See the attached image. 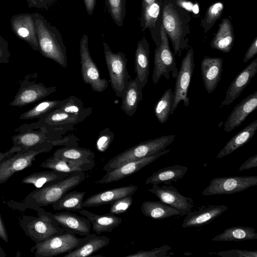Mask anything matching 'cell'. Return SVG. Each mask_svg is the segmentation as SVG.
<instances>
[{"label": "cell", "instance_id": "cell-1", "mask_svg": "<svg viewBox=\"0 0 257 257\" xmlns=\"http://www.w3.org/2000/svg\"><path fill=\"white\" fill-rule=\"evenodd\" d=\"M162 25L171 41L174 55L179 57L188 49L191 16L189 12L179 6L176 0H163Z\"/></svg>", "mask_w": 257, "mask_h": 257}, {"label": "cell", "instance_id": "cell-2", "mask_svg": "<svg viewBox=\"0 0 257 257\" xmlns=\"http://www.w3.org/2000/svg\"><path fill=\"white\" fill-rule=\"evenodd\" d=\"M85 177L84 172H75L52 184L37 188L25 197L24 205L26 208L34 210L39 207L52 205L81 184Z\"/></svg>", "mask_w": 257, "mask_h": 257}, {"label": "cell", "instance_id": "cell-3", "mask_svg": "<svg viewBox=\"0 0 257 257\" xmlns=\"http://www.w3.org/2000/svg\"><path fill=\"white\" fill-rule=\"evenodd\" d=\"M35 25L39 51L45 57L50 59L61 66L66 68V48L61 34L44 16L35 13Z\"/></svg>", "mask_w": 257, "mask_h": 257}, {"label": "cell", "instance_id": "cell-4", "mask_svg": "<svg viewBox=\"0 0 257 257\" xmlns=\"http://www.w3.org/2000/svg\"><path fill=\"white\" fill-rule=\"evenodd\" d=\"M175 135L163 136L132 147L113 157L105 164L103 170L111 171L127 162L136 161L161 152L174 140Z\"/></svg>", "mask_w": 257, "mask_h": 257}, {"label": "cell", "instance_id": "cell-5", "mask_svg": "<svg viewBox=\"0 0 257 257\" xmlns=\"http://www.w3.org/2000/svg\"><path fill=\"white\" fill-rule=\"evenodd\" d=\"M14 147L28 149L42 144L51 143L54 146H78L79 139L74 135L62 136L45 127L23 131L12 137Z\"/></svg>", "mask_w": 257, "mask_h": 257}, {"label": "cell", "instance_id": "cell-6", "mask_svg": "<svg viewBox=\"0 0 257 257\" xmlns=\"http://www.w3.org/2000/svg\"><path fill=\"white\" fill-rule=\"evenodd\" d=\"M103 45L111 86L115 95L122 98L131 79L127 68V59L124 53H113L106 43L103 42Z\"/></svg>", "mask_w": 257, "mask_h": 257}, {"label": "cell", "instance_id": "cell-7", "mask_svg": "<svg viewBox=\"0 0 257 257\" xmlns=\"http://www.w3.org/2000/svg\"><path fill=\"white\" fill-rule=\"evenodd\" d=\"M89 234L80 238L75 234L65 232L36 243L31 248V252L35 251L36 257H52L67 253L84 244L89 238Z\"/></svg>", "mask_w": 257, "mask_h": 257}, {"label": "cell", "instance_id": "cell-8", "mask_svg": "<svg viewBox=\"0 0 257 257\" xmlns=\"http://www.w3.org/2000/svg\"><path fill=\"white\" fill-rule=\"evenodd\" d=\"M53 145L46 143L28 149H21L0 163V185L6 183L12 176L31 166L36 157L50 151Z\"/></svg>", "mask_w": 257, "mask_h": 257}, {"label": "cell", "instance_id": "cell-9", "mask_svg": "<svg viewBox=\"0 0 257 257\" xmlns=\"http://www.w3.org/2000/svg\"><path fill=\"white\" fill-rule=\"evenodd\" d=\"M82 121L81 118L75 115L56 108L47 115L38 119L37 121L19 126L15 129V131L20 132L26 130L45 127L52 133L63 136L68 132L73 130L75 125Z\"/></svg>", "mask_w": 257, "mask_h": 257}, {"label": "cell", "instance_id": "cell-10", "mask_svg": "<svg viewBox=\"0 0 257 257\" xmlns=\"http://www.w3.org/2000/svg\"><path fill=\"white\" fill-rule=\"evenodd\" d=\"M35 211L37 212V217L24 215L20 220V225L25 233L36 243L66 232L42 212V207Z\"/></svg>", "mask_w": 257, "mask_h": 257}, {"label": "cell", "instance_id": "cell-11", "mask_svg": "<svg viewBox=\"0 0 257 257\" xmlns=\"http://www.w3.org/2000/svg\"><path fill=\"white\" fill-rule=\"evenodd\" d=\"M160 34L161 43L155 50L152 74V81L154 84L158 82L162 76L167 79H169L171 76L176 78L178 72L174 54L170 48L169 39L163 25Z\"/></svg>", "mask_w": 257, "mask_h": 257}, {"label": "cell", "instance_id": "cell-12", "mask_svg": "<svg viewBox=\"0 0 257 257\" xmlns=\"http://www.w3.org/2000/svg\"><path fill=\"white\" fill-rule=\"evenodd\" d=\"M37 73L28 74L21 81L20 88L9 106L23 107L37 102L57 91L56 86H46L37 82Z\"/></svg>", "mask_w": 257, "mask_h": 257}, {"label": "cell", "instance_id": "cell-13", "mask_svg": "<svg viewBox=\"0 0 257 257\" xmlns=\"http://www.w3.org/2000/svg\"><path fill=\"white\" fill-rule=\"evenodd\" d=\"M81 71L82 80L89 84L93 91H104L108 87V81L100 77L99 69L92 60L88 49V38L84 35L79 43Z\"/></svg>", "mask_w": 257, "mask_h": 257}, {"label": "cell", "instance_id": "cell-14", "mask_svg": "<svg viewBox=\"0 0 257 257\" xmlns=\"http://www.w3.org/2000/svg\"><path fill=\"white\" fill-rule=\"evenodd\" d=\"M194 68V52L192 48H190L183 58L176 78L175 85L173 92V105L170 115L174 113L179 103L183 101L185 106L190 104V99L188 91Z\"/></svg>", "mask_w": 257, "mask_h": 257}, {"label": "cell", "instance_id": "cell-15", "mask_svg": "<svg viewBox=\"0 0 257 257\" xmlns=\"http://www.w3.org/2000/svg\"><path fill=\"white\" fill-rule=\"evenodd\" d=\"M257 185V176L219 177L212 179L202 191L204 196L232 194Z\"/></svg>", "mask_w": 257, "mask_h": 257}, {"label": "cell", "instance_id": "cell-16", "mask_svg": "<svg viewBox=\"0 0 257 257\" xmlns=\"http://www.w3.org/2000/svg\"><path fill=\"white\" fill-rule=\"evenodd\" d=\"M42 211L67 232L82 236H86L91 233V223L85 216L68 211L53 213L46 211L43 208Z\"/></svg>", "mask_w": 257, "mask_h": 257}, {"label": "cell", "instance_id": "cell-17", "mask_svg": "<svg viewBox=\"0 0 257 257\" xmlns=\"http://www.w3.org/2000/svg\"><path fill=\"white\" fill-rule=\"evenodd\" d=\"M148 191L155 195L162 202L178 210L181 215H185L194 207L193 200L183 195L176 188L172 186L153 185Z\"/></svg>", "mask_w": 257, "mask_h": 257}, {"label": "cell", "instance_id": "cell-18", "mask_svg": "<svg viewBox=\"0 0 257 257\" xmlns=\"http://www.w3.org/2000/svg\"><path fill=\"white\" fill-rule=\"evenodd\" d=\"M11 26L17 37L27 43L34 50L39 51L35 13L14 15L11 19Z\"/></svg>", "mask_w": 257, "mask_h": 257}, {"label": "cell", "instance_id": "cell-19", "mask_svg": "<svg viewBox=\"0 0 257 257\" xmlns=\"http://www.w3.org/2000/svg\"><path fill=\"white\" fill-rule=\"evenodd\" d=\"M170 151V149H165L151 156L124 164L111 171L106 172L101 179L97 181V183L107 184L119 181L136 173L145 166L153 163L160 157L169 153Z\"/></svg>", "mask_w": 257, "mask_h": 257}, {"label": "cell", "instance_id": "cell-20", "mask_svg": "<svg viewBox=\"0 0 257 257\" xmlns=\"http://www.w3.org/2000/svg\"><path fill=\"white\" fill-rule=\"evenodd\" d=\"M163 0H157L152 5L142 8L140 25L142 31L149 29L156 47L161 43V28L162 25Z\"/></svg>", "mask_w": 257, "mask_h": 257}, {"label": "cell", "instance_id": "cell-21", "mask_svg": "<svg viewBox=\"0 0 257 257\" xmlns=\"http://www.w3.org/2000/svg\"><path fill=\"white\" fill-rule=\"evenodd\" d=\"M227 209L223 204L201 206L186 215L182 226L185 228L202 226L213 221Z\"/></svg>", "mask_w": 257, "mask_h": 257}, {"label": "cell", "instance_id": "cell-22", "mask_svg": "<svg viewBox=\"0 0 257 257\" xmlns=\"http://www.w3.org/2000/svg\"><path fill=\"white\" fill-rule=\"evenodd\" d=\"M257 73V58L251 62L235 77L229 86L224 99L219 106L220 108L232 103L250 83Z\"/></svg>", "mask_w": 257, "mask_h": 257}, {"label": "cell", "instance_id": "cell-23", "mask_svg": "<svg viewBox=\"0 0 257 257\" xmlns=\"http://www.w3.org/2000/svg\"><path fill=\"white\" fill-rule=\"evenodd\" d=\"M53 156L80 165L87 171L91 170L95 165L94 153L89 149L79 146L62 147L56 150Z\"/></svg>", "mask_w": 257, "mask_h": 257}, {"label": "cell", "instance_id": "cell-24", "mask_svg": "<svg viewBox=\"0 0 257 257\" xmlns=\"http://www.w3.org/2000/svg\"><path fill=\"white\" fill-rule=\"evenodd\" d=\"M257 107V91L248 95L232 110L224 124V130L229 133L238 127Z\"/></svg>", "mask_w": 257, "mask_h": 257}, {"label": "cell", "instance_id": "cell-25", "mask_svg": "<svg viewBox=\"0 0 257 257\" xmlns=\"http://www.w3.org/2000/svg\"><path fill=\"white\" fill-rule=\"evenodd\" d=\"M223 59L205 56L201 62L200 69L204 87L208 93L217 87L221 77Z\"/></svg>", "mask_w": 257, "mask_h": 257}, {"label": "cell", "instance_id": "cell-26", "mask_svg": "<svg viewBox=\"0 0 257 257\" xmlns=\"http://www.w3.org/2000/svg\"><path fill=\"white\" fill-rule=\"evenodd\" d=\"M138 189V186L130 185L100 192L83 200L82 205L83 207H88L110 204L119 198L133 195Z\"/></svg>", "mask_w": 257, "mask_h": 257}, {"label": "cell", "instance_id": "cell-27", "mask_svg": "<svg viewBox=\"0 0 257 257\" xmlns=\"http://www.w3.org/2000/svg\"><path fill=\"white\" fill-rule=\"evenodd\" d=\"M149 56V44L144 37L138 42L135 54V69L136 73L135 78L143 88L148 81L150 71Z\"/></svg>", "mask_w": 257, "mask_h": 257}, {"label": "cell", "instance_id": "cell-28", "mask_svg": "<svg viewBox=\"0 0 257 257\" xmlns=\"http://www.w3.org/2000/svg\"><path fill=\"white\" fill-rule=\"evenodd\" d=\"M76 212L89 220L92 224V230L97 234L111 232L122 221L120 217L110 213L99 215L83 208Z\"/></svg>", "mask_w": 257, "mask_h": 257}, {"label": "cell", "instance_id": "cell-29", "mask_svg": "<svg viewBox=\"0 0 257 257\" xmlns=\"http://www.w3.org/2000/svg\"><path fill=\"white\" fill-rule=\"evenodd\" d=\"M234 39L233 28L230 20L223 18L210 42V47L223 53H228L233 47Z\"/></svg>", "mask_w": 257, "mask_h": 257}, {"label": "cell", "instance_id": "cell-30", "mask_svg": "<svg viewBox=\"0 0 257 257\" xmlns=\"http://www.w3.org/2000/svg\"><path fill=\"white\" fill-rule=\"evenodd\" d=\"M257 130V119L250 123L229 140L217 154L219 159L228 155L248 143Z\"/></svg>", "mask_w": 257, "mask_h": 257}, {"label": "cell", "instance_id": "cell-31", "mask_svg": "<svg viewBox=\"0 0 257 257\" xmlns=\"http://www.w3.org/2000/svg\"><path fill=\"white\" fill-rule=\"evenodd\" d=\"M143 88L135 78L131 79L122 97L120 108L129 116L136 112L139 103L143 99Z\"/></svg>", "mask_w": 257, "mask_h": 257}, {"label": "cell", "instance_id": "cell-32", "mask_svg": "<svg viewBox=\"0 0 257 257\" xmlns=\"http://www.w3.org/2000/svg\"><path fill=\"white\" fill-rule=\"evenodd\" d=\"M188 170L186 166L180 165H175L159 169L147 178L146 185H159L164 183L169 185L171 182H176L182 179Z\"/></svg>", "mask_w": 257, "mask_h": 257}, {"label": "cell", "instance_id": "cell-33", "mask_svg": "<svg viewBox=\"0 0 257 257\" xmlns=\"http://www.w3.org/2000/svg\"><path fill=\"white\" fill-rule=\"evenodd\" d=\"M110 242L109 238L105 236L90 233L88 240L80 246L67 252L64 257H86L91 256Z\"/></svg>", "mask_w": 257, "mask_h": 257}, {"label": "cell", "instance_id": "cell-34", "mask_svg": "<svg viewBox=\"0 0 257 257\" xmlns=\"http://www.w3.org/2000/svg\"><path fill=\"white\" fill-rule=\"evenodd\" d=\"M141 210L145 216L155 219L181 215L178 210L161 201H145L141 205Z\"/></svg>", "mask_w": 257, "mask_h": 257}, {"label": "cell", "instance_id": "cell-35", "mask_svg": "<svg viewBox=\"0 0 257 257\" xmlns=\"http://www.w3.org/2000/svg\"><path fill=\"white\" fill-rule=\"evenodd\" d=\"M257 238L255 229L250 227L233 226L225 229L224 231L211 240L217 241H240Z\"/></svg>", "mask_w": 257, "mask_h": 257}, {"label": "cell", "instance_id": "cell-36", "mask_svg": "<svg viewBox=\"0 0 257 257\" xmlns=\"http://www.w3.org/2000/svg\"><path fill=\"white\" fill-rule=\"evenodd\" d=\"M70 174L55 170L34 172L24 178L22 183L40 188L61 180Z\"/></svg>", "mask_w": 257, "mask_h": 257}, {"label": "cell", "instance_id": "cell-37", "mask_svg": "<svg viewBox=\"0 0 257 257\" xmlns=\"http://www.w3.org/2000/svg\"><path fill=\"white\" fill-rule=\"evenodd\" d=\"M86 192L69 191L52 204L54 210L76 211L83 208L82 204Z\"/></svg>", "mask_w": 257, "mask_h": 257}, {"label": "cell", "instance_id": "cell-38", "mask_svg": "<svg viewBox=\"0 0 257 257\" xmlns=\"http://www.w3.org/2000/svg\"><path fill=\"white\" fill-rule=\"evenodd\" d=\"M65 112L75 115L83 121L92 113V108L85 106L79 98L71 95L62 100L60 106L57 108Z\"/></svg>", "mask_w": 257, "mask_h": 257}, {"label": "cell", "instance_id": "cell-39", "mask_svg": "<svg viewBox=\"0 0 257 257\" xmlns=\"http://www.w3.org/2000/svg\"><path fill=\"white\" fill-rule=\"evenodd\" d=\"M62 100H47L43 101L31 109L24 112L19 118L23 120L39 119L59 107Z\"/></svg>", "mask_w": 257, "mask_h": 257}, {"label": "cell", "instance_id": "cell-40", "mask_svg": "<svg viewBox=\"0 0 257 257\" xmlns=\"http://www.w3.org/2000/svg\"><path fill=\"white\" fill-rule=\"evenodd\" d=\"M173 92L171 88L166 90L156 103L154 113L161 123L166 122L170 115L173 105Z\"/></svg>", "mask_w": 257, "mask_h": 257}, {"label": "cell", "instance_id": "cell-41", "mask_svg": "<svg viewBox=\"0 0 257 257\" xmlns=\"http://www.w3.org/2000/svg\"><path fill=\"white\" fill-rule=\"evenodd\" d=\"M40 166L42 168L69 174L78 171H87L86 169L80 165L71 163L53 156L44 161Z\"/></svg>", "mask_w": 257, "mask_h": 257}, {"label": "cell", "instance_id": "cell-42", "mask_svg": "<svg viewBox=\"0 0 257 257\" xmlns=\"http://www.w3.org/2000/svg\"><path fill=\"white\" fill-rule=\"evenodd\" d=\"M222 2H216L210 5L207 9L204 17L201 20L200 26L207 34L212 28L217 20L221 17L224 10Z\"/></svg>", "mask_w": 257, "mask_h": 257}, {"label": "cell", "instance_id": "cell-43", "mask_svg": "<svg viewBox=\"0 0 257 257\" xmlns=\"http://www.w3.org/2000/svg\"><path fill=\"white\" fill-rule=\"evenodd\" d=\"M107 8L112 19L118 27H122L126 14L125 0H105Z\"/></svg>", "mask_w": 257, "mask_h": 257}, {"label": "cell", "instance_id": "cell-44", "mask_svg": "<svg viewBox=\"0 0 257 257\" xmlns=\"http://www.w3.org/2000/svg\"><path fill=\"white\" fill-rule=\"evenodd\" d=\"M133 201L132 195L119 198L110 203L109 213L115 215L124 213L130 208Z\"/></svg>", "mask_w": 257, "mask_h": 257}, {"label": "cell", "instance_id": "cell-45", "mask_svg": "<svg viewBox=\"0 0 257 257\" xmlns=\"http://www.w3.org/2000/svg\"><path fill=\"white\" fill-rule=\"evenodd\" d=\"M171 249L168 245H163L150 250H140L135 253L129 254L125 257H166L167 252Z\"/></svg>", "mask_w": 257, "mask_h": 257}, {"label": "cell", "instance_id": "cell-46", "mask_svg": "<svg viewBox=\"0 0 257 257\" xmlns=\"http://www.w3.org/2000/svg\"><path fill=\"white\" fill-rule=\"evenodd\" d=\"M114 138V134L108 128L102 130L96 142L97 149L101 152H105L111 144Z\"/></svg>", "mask_w": 257, "mask_h": 257}, {"label": "cell", "instance_id": "cell-47", "mask_svg": "<svg viewBox=\"0 0 257 257\" xmlns=\"http://www.w3.org/2000/svg\"><path fill=\"white\" fill-rule=\"evenodd\" d=\"M217 255L222 257H257V250L231 249L217 252Z\"/></svg>", "mask_w": 257, "mask_h": 257}, {"label": "cell", "instance_id": "cell-48", "mask_svg": "<svg viewBox=\"0 0 257 257\" xmlns=\"http://www.w3.org/2000/svg\"><path fill=\"white\" fill-rule=\"evenodd\" d=\"M11 56L8 42L0 35V63H9Z\"/></svg>", "mask_w": 257, "mask_h": 257}, {"label": "cell", "instance_id": "cell-49", "mask_svg": "<svg viewBox=\"0 0 257 257\" xmlns=\"http://www.w3.org/2000/svg\"><path fill=\"white\" fill-rule=\"evenodd\" d=\"M257 54V37L253 40L247 50L246 51L243 60L244 63L253 58Z\"/></svg>", "mask_w": 257, "mask_h": 257}, {"label": "cell", "instance_id": "cell-50", "mask_svg": "<svg viewBox=\"0 0 257 257\" xmlns=\"http://www.w3.org/2000/svg\"><path fill=\"white\" fill-rule=\"evenodd\" d=\"M257 167V155L251 157L246 160L239 167V171L247 170L256 168Z\"/></svg>", "mask_w": 257, "mask_h": 257}, {"label": "cell", "instance_id": "cell-51", "mask_svg": "<svg viewBox=\"0 0 257 257\" xmlns=\"http://www.w3.org/2000/svg\"><path fill=\"white\" fill-rule=\"evenodd\" d=\"M21 150V148L17 147H14L9 149L8 151L6 152H1L0 153V163L3 162L5 160L8 158L16 152L20 151Z\"/></svg>", "mask_w": 257, "mask_h": 257}, {"label": "cell", "instance_id": "cell-52", "mask_svg": "<svg viewBox=\"0 0 257 257\" xmlns=\"http://www.w3.org/2000/svg\"><path fill=\"white\" fill-rule=\"evenodd\" d=\"M0 238H2L5 242L8 243L9 241L8 234L0 214Z\"/></svg>", "mask_w": 257, "mask_h": 257}, {"label": "cell", "instance_id": "cell-53", "mask_svg": "<svg viewBox=\"0 0 257 257\" xmlns=\"http://www.w3.org/2000/svg\"><path fill=\"white\" fill-rule=\"evenodd\" d=\"M83 2L87 14L91 16L95 8L96 0H83Z\"/></svg>", "mask_w": 257, "mask_h": 257}, {"label": "cell", "instance_id": "cell-54", "mask_svg": "<svg viewBox=\"0 0 257 257\" xmlns=\"http://www.w3.org/2000/svg\"><path fill=\"white\" fill-rule=\"evenodd\" d=\"M38 4L39 9L48 10V6L46 0H35Z\"/></svg>", "mask_w": 257, "mask_h": 257}, {"label": "cell", "instance_id": "cell-55", "mask_svg": "<svg viewBox=\"0 0 257 257\" xmlns=\"http://www.w3.org/2000/svg\"><path fill=\"white\" fill-rule=\"evenodd\" d=\"M157 1V0H142V8L149 6L155 3Z\"/></svg>", "mask_w": 257, "mask_h": 257}, {"label": "cell", "instance_id": "cell-56", "mask_svg": "<svg viewBox=\"0 0 257 257\" xmlns=\"http://www.w3.org/2000/svg\"><path fill=\"white\" fill-rule=\"evenodd\" d=\"M29 8H36L38 9V4L35 0H26Z\"/></svg>", "mask_w": 257, "mask_h": 257}, {"label": "cell", "instance_id": "cell-57", "mask_svg": "<svg viewBox=\"0 0 257 257\" xmlns=\"http://www.w3.org/2000/svg\"><path fill=\"white\" fill-rule=\"evenodd\" d=\"M7 254L0 245V257H6Z\"/></svg>", "mask_w": 257, "mask_h": 257}, {"label": "cell", "instance_id": "cell-58", "mask_svg": "<svg viewBox=\"0 0 257 257\" xmlns=\"http://www.w3.org/2000/svg\"><path fill=\"white\" fill-rule=\"evenodd\" d=\"M46 1L49 7L53 5L56 1V0H46Z\"/></svg>", "mask_w": 257, "mask_h": 257}]
</instances>
